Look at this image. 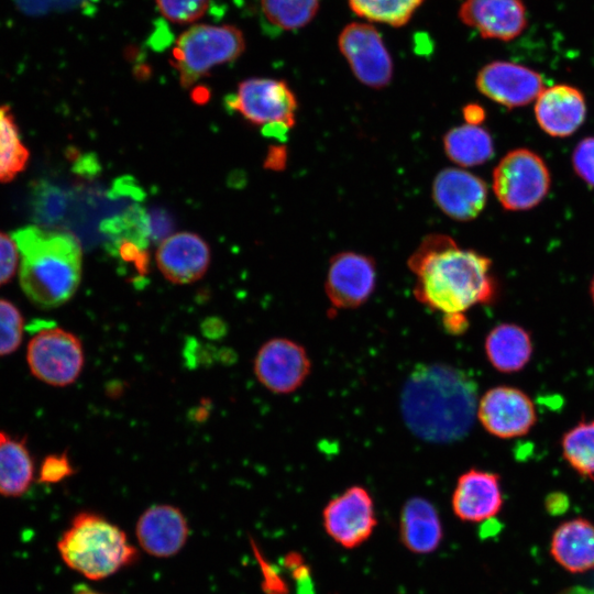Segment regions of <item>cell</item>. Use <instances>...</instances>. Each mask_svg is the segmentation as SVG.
<instances>
[{
	"instance_id": "cell-1",
	"label": "cell",
	"mask_w": 594,
	"mask_h": 594,
	"mask_svg": "<svg viewBox=\"0 0 594 594\" xmlns=\"http://www.w3.org/2000/svg\"><path fill=\"white\" fill-rule=\"evenodd\" d=\"M407 263L416 276L414 296L442 317L465 315L476 305L492 304L497 295L492 261L460 248L447 234L427 235Z\"/></svg>"
},
{
	"instance_id": "cell-2",
	"label": "cell",
	"mask_w": 594,
	"mask_h": 594,
	"mask_svg": "<svg viewBox=\"0 0 594 594\" xmlns=\"http://www.w3.org/2000/svg\"><path fill=\"white\" fill-rule=\"evenodd\" d=\"M475 382L443 363L418 364L400 393L403 420L413 435L431 443L465 437L477 415Z\"/></svg>"
},
{
	"instance_id": "cell-3",
	"label": "cell",
	"mask_w": 594,
	"mask_h": 594,
	"mask_svg": "<svg viewBox=\"0 0 594 594\" xmlns=\"http://www.w3.org/2000/svg\"><path fill=\"white\" fill-rule=\"evenodd\" d=\"M20 254L19 283L28 299L42 309L66 304L77 292L82 249L68 232L25 226L12 232Z\"/></svg>"
},
{
	"instance_id": "cell-4",
	"label": "cell",
	"mask_w": 594,
	"mask_h": 594,
	"mask_svg": "<svg viewBox=\"0 0 594 594\" xmlns=\"http://www.w3.org/2000/svg\"><path fill=\"white\" fill-rule=\"evenodd\" d=\"M64 562L91 580L133 563L138 552L123 530L94 513H80L58 541Z\"/></svg>"
},
{
	"instance_id": "cell-5",
	"label": "cell",
	"mask_w": 594,
	"mask_h": 594,
	"mask_svg": "<svg viewBox=\"0 0 594 594\" xmlns=\"http://www.w3.org/2000/svg\"><path fill=\"white\" fill-rule=\"evenodd\" d=\"M245 50L243 32L232 24H194L183 32L172 50V66L188 88L216 66L239 58Z\"/></svg>"
},
{
	"instance_id": "cell-6",
	"label": "cell",
	"mask_w": 594,
	"mask_h": 594,
	"mask_svg": "<svg viewBox=\"0 0 594 594\" xmlns=\"http://www.w3.org/2000/svg\"><path fill=\"white\" fill-rule=\"evenodd\" d=\"M227 106L268 134L284 135L296 124L297 98L285 80L252 77L242 80Z\"/></svg>"
},
{
	"instance_id": "cell-7",
	"label": "cell",
	"mask_w": 594,
	"mask_h": 594,
	"mask_svg": "<svg viewBox=\"0 0 594 594\" xmlns=\"http://www.w3.org/2000/svg\"><path fill=\"white\" fill-rule=\"evenodd\" d=\"M544 161L528 148L508 152L493 172V191L506 210H528L539 205L550 188Z\"/></svg>"
},
{
	"instance_id": "cell-8",
	"label": "cell",
	"mask_w": 594,
	"mask_h": 594,
	"mask_svg": "<svg viewBox=\"0 0 594 594\" xmlns=\"http://www.w3.org/2000/svg\"><path fill=\"white\" fill-rule=\"evenodd\" d=\"M82 344L77 336L59 328L37 330L26 346V363L38 381L65 387L77 381L84 367Z\"/></svg>"
},
{
	"instance_id": "cell-9",
	"label": "cell",
	"mask_w": 594,
	"mask_h": 594,
	"mask_svg": "<svg viewBox=\"0 0 594 594\" xmlns=\"http://www.w3.org/2000/svg\"><path fill=\"white\" fill-rule=\"evenodd\" d=\"M338 47L355 78L363 85L382 89L394 75V64L385 42L373 23L351 22L339 33Z\"/></svg>"
},
{
	"instance_id": "cell-10",
	"label": "cell",
	"mask_w": 594,
	"mask_h": 594,
	"mask_svg": "<svg viewBox=\"0 0 594 594\" xmlns=\"http://www.w3.org/2000/svg\"><path fill=\"white\" fill-rule=\"evenodd\" d=\"M310 367L306 349L287 338L266 341L254 359L257 381L274 394H289L298 389L308 377Z\"/></svg>"
},
{
	"instance_id": "cell-11",
	"label": "cell",
	"mask_w": 594,
	"mask_h": 594,
	"mask_svg": "<svg viewBox=\"0 0 594 594\" xmlns=\"http://www.w3.org/2000/svg\"><path fill=\"white\" fill-rule=\"evenodd\" d=\"M322 518L327 534L348 549L367 540L377 524L372 496L360 485L351 486L329 501Z\"/></svg>"
},
{
	"instance_id": "cell-12",
	"label": "cell",
	"mask_w": 594,
	"mask_h": 594,
	"mask_svg": "<svg viewBox=\"0 0 594 594\" xmlns=\"http://www.w3.org/2000/svg\"><path fill=\"white\" fill-rule=\"evenodd\" d=\"M477 418L492 436L512 439L527 435L537 421V414L531 398L521 389L495 386L481 397Z\"/></svg>"
},
{
	"instance_id": "cell-13",
	"label": "cell",
	"mask_w": 594,
	"mask_h": 594,
	"mask_svg": "<svg viewBox=\"0 0 594 594\" xmlns=\"http://www.w3.org/2000/svg\"><path fill=\"white\" fill-rule=\"evenodd\" d=\"M375 284L376 266L372 257L344 251L330 258L324 290L336 308H359L369 300Z\"/></svg>"
},
{
	"instance_id": "cell-14",
	"label": "cell",
	"mask_w": 594,
	"mask_h": 594,
	"mask_svg": "<svg viewBox=\"0 0 594 594\" xmlns=\"http://www.w3.org/2000/svg\"><path fill=\"white\" fill-rule=\"evenodd\" d=\"M475 85L485 97L507 108L526 106L544 89L539 73L505 61H494L483 66L476 75Z\"/></svg>"
},
{
	"instance_id": "cell-15",
	"label": "cell",
	"mask_w": 594,
	"mask_h": 594,
	"mask_svg": "<svg viewBox=\"0 0 594 594\" xmlns=\"http://www.w3.org/2000/svg\"><path fill=\"white\" fill-rule=\"evenodd\" d=\"M458 16L483 38L505 42L519 36L527 26L522 0H463Z\"/></svg>"
},
{
	"instance_id": "cell-16",
	"label": "cell",
	"mask_w": 594,
	"mask_h": 594,
	"mask_svg": "<svg viewBox=\"0 0 594 594\" xmlns=\"http://www.w3.org/2000/svg\"><path fill=\"white\" fill-rule=\"evenodd\" d=\"M432 198L448 217L458 221H470L484 209L487 186L482 178L472 173L448 167L435 177Z\"/></svg>"
},
{
	"instance_id": "cell-17",
	"label": "cell",
	"mask_w": 594,
	"mask_h": 594,
	"mask_svg": "<svg viewBox=\"0 0 594 594\" xmlns=\"http://www.w3.org/2000/svg\"><path fill=\"white\" fill-rule=\"evenodd\" d=\"M211 260L208 243L193 232H178L163 240L156 251V264L170 283L185 285L200 279Z\"/></svg>"
},
{
	"instance_id": "cell-18",
	"label": "cell",
	"mask_w": 594,
	"mask_h": 594,
	"mask_svg": "<svg viewBox=\"0 0 594 594\" xmlns=\"http://www.w3.org/2000/svg\"><path fill=\"white\" fill-rule=\"evenodd\" d=\"M502 506L501 480L496 473L471 469L459 476L452 495V509L459 519L490 520Z\"/></svg>"
},
{
	"instance_id": "cell-19",
	"label": "cell",
	"mask_w": 594,
	"mask_h": 594,
	"mask_svg": "<svg viewBox=\"0 0 594 594\" xmlns=\"http://www.w3.org/2000/svg\"><path fill=\"white\" fill-rule=\"evenodd\" d=\"M535 116L539 127L547 134L557 138L569 136L585 120V98L581 90L569 85L544 88L536 99Z\"/></svg>"
},
{
	"instance_id": "cell-20",
	"label": "cell",
	"mask_w": 594,
	"mask_h": 594,
	"mask_svg": "<svg viewBox=\"0 0 594 594\" xmlns=\"http://www.w3.org/2000/svg\"><path fill=\"white\" fill-rule=\"evenodd\" d=\"M136 537L147 553L167 558L177 553L187 541V520L177 507L153 505L139 518Z\"/></svg>"
},
{
	"instance_id": "cell-21",
	"label": "cell",
	"mask_w": 594,
	"mask_h": 594,
	"mask_svg": "<svg viewBox=\"0 0 594 594\" xmlns=\"http://www.w3.org/2000/svg\"><path fill=\"white\" fill-rule=\"evenodd\" d=\"M552 558L572 573L594 569V525L584 518L562 522L553 532Z\"/></svg>"
},
{
	"instance_id": "cell-22",
	"label": "cell",
	"mask_w": 594,
	"mask_h": 594,
	"mask_svg": "<svg viewBox=\"0 0 594 594\" xmlns=\"http://www.w3.org/2000/svg\"><path fill=\"white\" fill-rule=\"evenodd\" d=\"M399 535L411 552L426 554L435 551L442 540L441 521L435 506L424 497H411L400 513Z\"/></svg>"
},
{
	"instance_id": "cell-23",
	"label": "cell",
	"mask_w": 594,
	"mask_h": 594,
	"mask_svg": "<svg viewBox=\"0 0 594 594\" xmlns=\"http://www.w3.org/2000/svg\"><path fill=\"white\" fill-rule=\"evenodd\" d=\"M532 350L529 332L510 322L492 328L484 341V351L490 364L501 373L521 371L529 363Z\"/></svg>"
},
{
	"instance_id": "cell-24",
	"label": "cell",
	"mask_w": 594,
	"mask_h": 594,
	"mask_svg": "<svg viewBox=\"0 0 594 594\" xmlns=\"http://www.w3.org/2000/svg\"><path fill=\"white\" fill-rule=\"evenodd\" d=\"M34 462L23 439L0 430V495L18 497L30 487Z\"/></svg>"
},
{
	"instance_id": "cell-25",
	"label": "cell",
	"mask_w": 594,
	"mask_h": 594,
	"mask_svg": "<svg viewBox=\"0 0 594 594\" xmlns=\"http://www.w3.org/2000/svg\"><path fill=\"white\" fill-rule=\"evenodd\" d=\"M443 147L452 162L464 167L482 165L494 154L490 133L468 123L450 129L443 136Z\"/></svg>"
},
{
	"instance_id": "cell-26",
	"label": "cell",
	"mask_w": 594,
	"mask_h": 594,
	"mask_svg": "<svg viewBox=\"0 0 594 594\" xmlns=\"http://www.w3.org/2000/svg\"><path fill=\"white\" fill-rule=\"evenodd\" d=\"M29 158L11 108L0 105V183L14 179L25 169Z\"/></svg>"
},
{
	"instance_id": "cell-27",
	"label": "cell",
	"mask_w": 594,
	"mask_h": 594,
	"mask_svg": "<svg viewBox=\"0 0 594 594\" xmlns=\"http://www.w3.org/2000/svg\"><path fill=\"white\" fill-rule=\"evenodd\" d=\"M351 11L370 23L406 25L425 0H346Z\"/></svg>"
},
{
	"instance_id": "cell-28",
	"label": "cell",
	"mask_w": 594,
	"mask_h": 594,
	"mask_svg": "<svg viewBox=\"0 0 594 594\" xmlns=\"http://www.w3.org/2000/svg\"><path fill=\"white\" fill-rule=\"evenodd\" d=\"M562 455L580 475L594 479V419L569 429L561 440Z\"/></svg>"
},
{
	"instance_id": "cell-29",
	"label": "cell",
	"mask_w": 594,
	"mask_h": 594,
	"mask_svg": "<svg viewBox=\"0 0 594 594\" xmlns=\"http://www.w3.org/2000/svg\"><path fill=\"white\" fill-rule=\"evenodd\" d=\"M265 19L283 31L308 25L317 15L320 0H260Z\"/></svg>"
},
{
	"instance_id": "cell-30",
	"label": "cell",
	"mask_w": 594,
	"mask_h": 594,
	"mask_svg": "<svg viewBox=\"0 0 594 594\" xmlns=\"http://www.w3.org/2000/svg\"><path fill=\"white\" fill-rule=\"evenodd\" d=\"M23 332L24 319L19 308L10 300L0 298V356L19 349Z\"/></svg>"
},
{
	"instance_id": "cell-31",
	"label": "cell",
	"mask_w": 594,
	"mask_h": 594,
	"mask_svg": "<svg viewBox=\"0 0 594 594\" xmlns=\"http://www.w3.org/2000/svg\"><path fill=\"white\" fill-rule=\"evenodd\" d=\"M160 13L172 23L191 24L204 16L210 0H155Z\"/></svg>"
},
{
	"instance_id": "cell-32",
	"label": "cell",
	"mask_w": 594,
	"mask_h": 594,
	"mask_svg": "<svg viewBox=\"0 0 594 594\" xmlns=\"http://www.w3.org/2000/svg\"><path fill=\"white\" fill-rule=\"evenodd\" d=\"M575 174L590 187H594V136L581 140L572 154Z\"/></svg>"
},
{
	"instance_id": "cell-33",
	"label": "cell",
	"mask_w": 594,
	"mask_h": 594,
	"mask_svg": "<svg viewBox=\"0 0 594 594\" xmlns=\"http://www.w3.org/2000/svg\"><path fill=\"white\" fill-rule=\"evenodd\" d=\"M19 264L20 254L12 235L0 231V286L11 280Z\"/></svg>"
},
{
	"instance_id": "cell-34",
	"label": "cell",
	"mask_w": 594,
	"mask_h": 594,
	"mask_svg": "<svg viewBox=\"0 0 594 594\" xmlns=\"http://www.w3.org/2000/svg\"><path fill=\"white\" fill-rule=\"evenodd\" d=\"M74 473L67 454L47 455L41 465L40 480L43 483H57Z\"/></svg>"
},
{
	"instance_id": "cell-35",
	"label": "cell",
	"mask_w": 594,
	"mask_h": 594,
	"mask_svg": "<svg viewBox=\"0 0 594 594\" xmlns=\"http://www.w3.org/2000/svg\"><path fill=\"white\" fill-rule=\"evenodd\" d=\"M294 576L298 580V594H314L308 569L301 563L289 566Z\"/></svg>"
},
{
	"instance_id": "cell-36",
	"label": "cell",
	"mask_w": 594,
	"mask_h": 594,
	"mask_svg": "<svg viewBox=\"0 0 594 594\" xmlns=\"http://www.w3.org/2000/svg\"><path fill=\"white\" fill-rule=\"evenodd\" d=\"M286 163V148L284 146L272 147L265 161L266 167L271 169H282Z\"/></svg>"
},
{
	"instance_id": "cell-37",
	"label": "cell",
	"mask_w": 594,
	"mask_h": 594,
	"mask_svg": "<svg viewBox=\"0 0 594 594\" xmlns=\"http://www.w3.org/2000/svg\"><path fill=\"white\" fill-rule=\"evenodd\" d=\"M463 117L468 124L480 125L485 118V111L480 105L470 103L463 108Z\"/></svg>"
},
{
	"instance_id": "cell-38",
	"label": "cell",
	"mask_w": 594,
	"mask_h": 594,
	"mask_svg": "<svg viewBox=\"0 0 594 594\" xmlns=\"http://www.w3.org/2000/svg\"><path fill=\"white\" fill-rule=\"evenodd\" d=\"M560 594H594V590L584 586H572Z\"/></svg>"
},
{
	"instance_id": "cell-39",
	"label": "cell",
	"mask_w": 594,
	"mask_h": 594,
	"mask_svg": "<svg viewBox=\"0 0 594 594\" xmlns=\"http://www.w3.org/2000/svg\"><path fill=\"white\" fill-rule=\"evenodd\" d=\"M590 294H591L592 301L594 304V277L592 278V282L590 285Z\"/></svg>"
},
{
	"instance_id": "cell-40",
	"label": "cell",
	"mask_w": 594,
	"mask_h": 594,
	"mask_svg": "<svg viewBox=\"0 0 594 594\" xmlns=\"http://www.w3.org/2000/svg\"><path fill=\"white\" fill-rule=\"evenodd\" d=\"M77 594H99V593H96V592H91V591H81Z\"/></svg>"
}]
</instances>
